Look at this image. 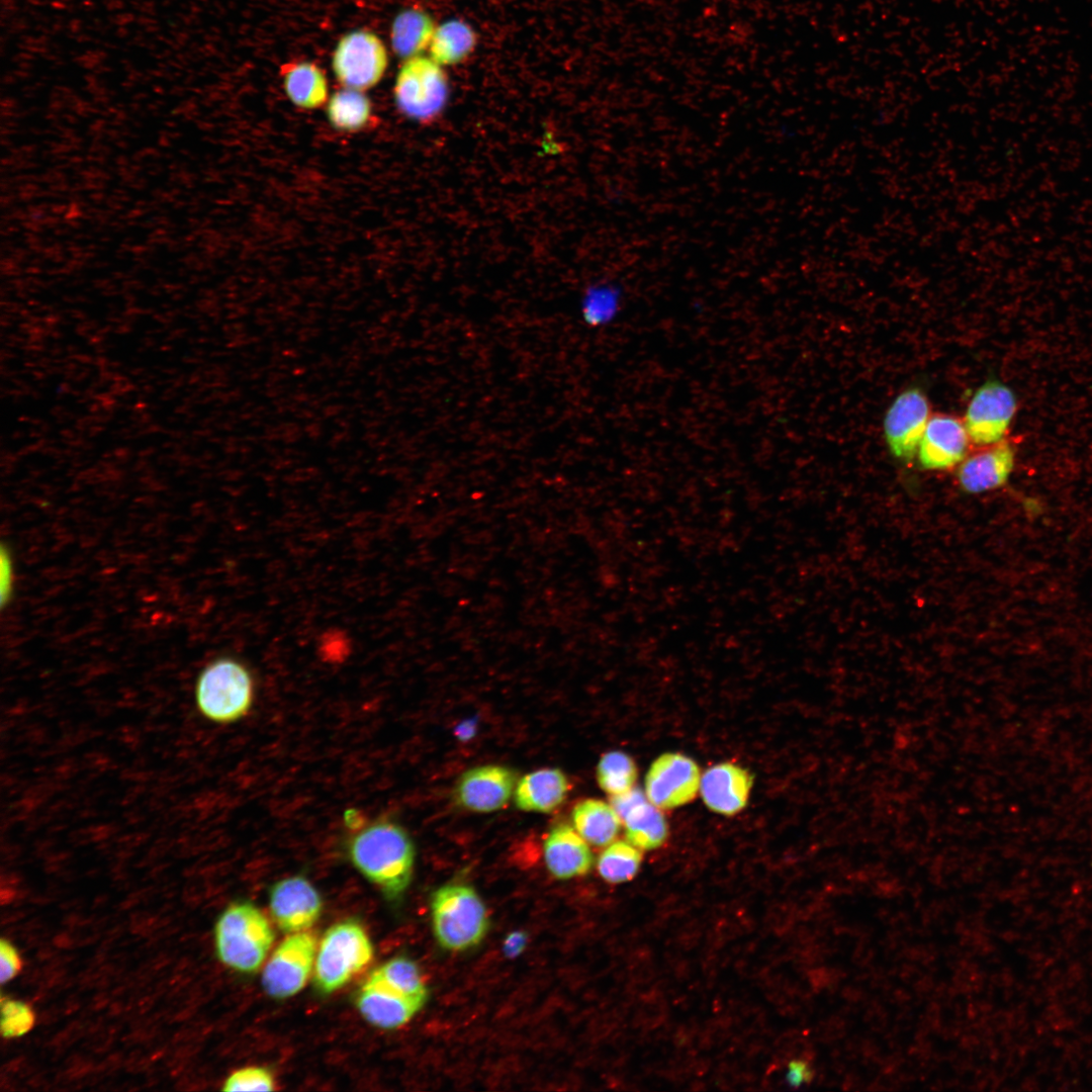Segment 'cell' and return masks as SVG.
Masks as SVG:
<instances>
[{"instance_id":"1","label":"cell","mask_w":1092,"mask_h":1092,"mask_svg":"<svg viewBox=\"0 0 1092 1092\" xmlns=\"http://www.w3.org/2000/svg\"><path fill=\"white\" fill-rule=\"evenodd\" d=\"M352 832L345 851L353 867L388 900L402 897L415 868L416 848L408 832L397 822L379 817L363 825L347 823Z\"/></svg>"},{"instance_id":"2","label":"cell","mask_w":1092,"mask_h":1092,"mask_svg":"<svg viewBox=\"0 0 1092 1092\" xmlns=\"http://www.w3.org/2000/svg\"><path fill=\"white\" fill-rule=\"evenodd\" d=\"M255 689L254 675L246 663L234 656H219L207 663L196 678V708L213 723H235L251 711Z\"/></svg>"},{"instance_id":"3","label":"cell","mask_w":1092,"mask_h":1092,"mask_svg":"<svg viewBox=\"0 0 1092 1092\" xmlns=\"http://www.w3.org/2000/svg\"><path fill=\"white\" fill-rule=\"evenodd\" d=\"M430 905L433 933L442 948L465 951L484 939L489 916L473 887L463 883L443 885L432 894Z\"/></svg>"},{"instance_id":"4","label":"cell","mask_w":1092,"mask_h":1092,"mask_svg":"<svg viewBox=\"0 0 1092 1092\" xmlns=\"http://www.w3.org/2000/svg\"><path fill=\"white\" fill-rule=\"evenodd\" d=\"M214 941L222 964L238 972L254 973L265 962L274 932L258 907L250 902H236L218 917Z\"/></svg>"},{"instance_id":"5","label":"cell","mask_w":1092,"mask_h":1092,"mask_svg":"<svg viewBox=\"0 0 1092 1092\" xmlns=\"http://www.w3.org/2000/svg\"><path fill=\"white\" fill-rule=\"evenodd\" d=\"M374 949L363 926L344 920L330 926L317 946L313 983L323 994L345 986L373 959Z\"/></svg>"},{"instance_id":"6","label":"cell","mask_w":1092,"mask_h":1092,"mask_svg":"<svg viewBox=\"0 0 1092 1092\" xmlns=\"http://www.w3.org/2000/svg\"><path fill=\"white\" fill-rule=\"evenodd\" d=\"M449 95V78L443 66L422 55L403 61L395 77L393 98L406 118L421 124L435 122L445 110Z\"/></svg>"},{"instance_id":"7","label":"cell","mask_w":1092,"mask_h":1092,"mask_svg":"<svg viewBox=\"0 0 1092 1092\" xmlns=\"http://www.w3.org/2000/svg\"><path fill=\"white\" fill-rule=\"evenodd\" d=\"M389 63L382 39L373 31L356 29L344 34L332 55L337 81L346 88L366 91L383 78Z\"/></svg>"},{"instance_id":"8","label":"cell","mask_w":1092,"mask_h":1092,"mask_svg":"<svg viewBox=\"0 0 1092 1092\" xmlns=\"http://www.w3.org/2000/svg\"><path fill=\"white\" fill-rule=\"evenodd\" d=\"M1018 408L1014 391L998 379H989L972 395L964 417L970 441L981 447L1005 439Z\"/></svg>"},{"instance_id":"9","label":"cell","mask_w":1092,"mask_h":1092,"mask_svg":"<svg viewBox=\"0 0 1092 1092\" xmlns=\"http://www.w3.org/2000/svg\"><path fill=\"white\" fill-rule=\"evenodd\" d=\"M316 951L313 933L306 930L289 934L263 969L261 983L266 994L285 999L301 991L314 968Z\"/></svg>"},{"instance_id":"10","label":"cell","mask_w":1092,"mask_h":1092,"mask_svg":"<svg viewBox=\"0 0 1092 1092\" xmlns=\"http://www.w3.org/2000/svg\"><path fill=\"white\" fill-rule=\"evenodd\" d=\"M700 767L678 752L659 755L645 777V794L659 809H674L693 801L700 791Z\"/></svg>"},{"instance_id":"11","label":"cell","mask_w":1092,"mask_h":1092,"mask_svg":"<svg viewBox=\"0 0 1092 1092\" xmlns=\"http://www.w3.org/2000/svg\"><path fill=\"white\" fill-rule=\"evenodd\" d=\"M929 401L920 387H909L893 400L883 422L884 436L891 454L911 461L928 423Z\"/></svg>"},{"instance_id":"12","label":"cell","mask_w":1092,"mask_h":1092,"mask_svg":"<svg viewBox=\"0 0 1092 1092\" xmlns=\"http://www.w3.org/2000/svg\"><path fill=\"white\" fill-rule=\"evenodd\" d=\"M269 908L278 928L291 934L313 926L322 914L323 900L310 881L296 875L284 878L271 887Z\"/></svg>"},{"instance_id":"13","label":"cell","mask_w":1092,"mask_h":1092,"mask_svg":"<svg viewBox=\"0 0 1092 1092\" xmlns=\"http://www.w3.org/2000/svg\"><path fill=\"white\" fill-rule=\"evenodd\" d=\"M516 783L517 772L508 766H476L460 777L454 796L462 808L479 813L493 812L508 804Z\"/></svg>"},{"instance_id":"14","label":"cell","mask_w":1092,"mask_h":1092,"mask_svg":"<svg viewBox=\"0 0 1092 1092\" xmlns=\"http://www.w3.org/2000/svg\"><path fill=\"white\" fill-rule=\"evenodd\" d=\"M969 443L964 422L950 415H934L929 418L918 445V464L926 470L950 469L967 457Z\"/></svg>"},{"instance_id":"15","label":"cell","mask_w":1092,"mask_h":1092,"mask_svg":"<svg viewBox=\"0 0 1092 1092\" xmlns=\"http://www.w3.org/2000/svg\"><path fill=\"white\" fill-rule=\"evenodd\" d=\"M610 804L625 826L627 840L641 850L660 847L668 836L661 809L653 805L639 788L611 796Z\"/></svg>"},{"instance_id":"16","label":"cell","mask_w":1092,"mask_h":1092,"mask_svg":"<svg viewBox=\"0 0 1092 1092\" xmlns=\"http://www.w3.org/2000/svg\"><path fill=\"white\" fill-rule=\"evenodd\" d=\"M425 1004L387 985L373 973L359 989L356 1006L370 1024L393 1029L407 1023Z\"/></svg>"},{"instance_id":"17","label":"cell","mask_w":1092,"mask_h":1092,"mask_svg":"<svg viewBox=\"0 0 1092 1092\" xmlns=\"http://www.w3.org/2000/svg\"><path fill=\"white\" fill-rule=\"evenodd\" d=\"M960 464L957 480L966 493H983L1007 483L1015 465V448L1009 440L983 447Z\"/></svg>"},{"instance_id":"18","label":"cell","mask_w":1092,"mask_h":1092,"mask_svg":"<svg viewBox=\"0 0 1092 1092\" xmlns=\"http://www.w3.org/2000/svg\"><path fill=\"white\" fill-rule=\"evenodd\" d=\"M752 785L753 777L746 768L722 762L705 770L701 777L700 793L710 810L732 816L746 806Z\"/></svg>"},{"instance_id":"19","label":"cell","mask_w":1092,"mask_h":1092,"mask_svg":"<svg viewBox=\"0 0 1092 1092\" xmlns=\"http://www.w3.org/2000/svg\"><path fill=\"white\" fill-rule=\"evenodd\" d=\"M544 859L550 874L568 880L587 874L594 863L587 842L567 823L551 828L544 841Z\"/></svg>"},{"instance_id":"20","label":"cell","mask_w":1092,"mask_h":1092,"mask_svg":"<svg viewBox=\"0 0 1092 1092\" xmlns=\"http://www.w3.org/2000/svg\"><path fill=\"white\" fill-rule=\"evenodd\" d=\"M570 783L563 770L546 767L529 772L516 785L514 801L523 811L550 813L565 801Z\"/></svg>"},{"instance_id":"21","label":"cell","mask_w":1092,"mask_h":1092,"mask_svg":"<svg viewBox=\"0 0 1092 1092\" xmlns=\"http://www.w3.org/2000/svg\"><path fill=\"white\" fill-rule=\"evenodd\" d=\"M284 92L290 102L306 110L327 104L329 85L325 72L309 61H292L281 66Z\"/></svg>"},{"instance_id":"22","label":"cell","mask_w":1092,"mask_h":1092,"mask_svg":"<svg viewBox=\"0 0 1092 1092\" xmlns=\"http://www.w3.org/2000/svg\"><path fill=\"white\" fill-rule=\"evenodd\" d=\"M436 26L432 16L422 8L402 9L390 26L393 53L404 60L422 55L429 49Z\"/></svg>"},{"instance_id":"23","label":"cell","mask_w":1092,"mask_h":1092,"mask_svg":"<svg viewBox=\"0 0 1092 1092\" xmlns=\"http://www.w3.org/2000/svg\"><path fill=\"white\" fill-rule=\"evenodd\" d=\"M571 819L580 836L595 846L612 843L622 824L611 804L593 798L578 802L573 807Z\"/></svg>"},{"instance_id":"24","label":"cell","mask_w":1092,"mask_h":1092,"mask_svg":"<svg viewBox=\"0 0 1092 1092\" xmlns=\"http://www.w3.org/2000/svg\"><path fill=\"white\" fill-rule=\"evenodd\" d=\"M477 35L473 27L459 18L448 19L436 26L429 53L437 64L455 66L465 62L474 52Z\"/></svg>"},{"instance_id":"25","label":"cell","mask_w":1092,"mask_h":1092,"mask_svg":"<svg viewBox=\"0 0 1092 1092\" xmlns=\"http://www.w3.org/2000/svg\"><path fill=\"white\" fill-rule=\"evenodd\" d=\"M364 92L343 87L329 97L326 113L332 127L345 132H357L372 123L373 105Z\"/></svg>"},{"instance_id":"26","label":"cell","mask_w":1092,"mask_h":1092,"mask_svg":"<svg viewBox=\"0 0 1092 1092\" xmlns=\"http://www.w3.org/2000/svg\"><path fill=\"white\" fill-rule=\"evenodd\" d=\"M643 854L628 840L613 841L601 852L597 861L600 876L608 883L620 884L632 880L639 871Z\"/></svg>"},{"instance_id":"27","label":"cell","mask_w":1092,"mask_h":1092,"mask_svg":"<svg viewBox=\"0 0 1092 1092\" xmlns=\"http://www.w3.org/2000/svg\"><path fill=\"white\" fill-rule=\"evenodd\" d=\"M371 973L405 996L423 1004L427 1002L429 992L421 971L407 957L392 958Z\"/></svg>"},{"instance_id":"28","label":"cell","mask_w":1092,"mask_h":1092,"mask_svg":"<svg viewBox=\"0 0 1092 1092\" xmlns=\"http://www.w3.org/2000/svg\"><path fill=\"white\" fill-rule=\"evenodd\" d=\"M596 776L600 788L611 796H616L634 787L638 769L629 754L613 750L600 758Z\"/></svg>"},{"instance_id":"29","label":"cell","mask_w":1092,"mask_h":1092,"mask_svg":"<svg viewBox=\"0 0 1092 1092\" xmlns=\"http://www.w3.org/2000/svg\"><path fill=\"white\" fill-rule=\"evenodd\" d=\"M620 291L612 285L589 287L580 301L582 322L592 328L604 327L612 323L620 310Z\"/></svg>"},{"instance_id":"30","label":"cell","mask_w":1092,"mask_h":1092,"mask_svg":"<svg viewBox=\"0 0 1092 1092\" xmlns=\"http://www.w3.org/2000/svg\"><path fill=\"white\" fill-rule=\"evenodd\" d=\"M35 1016L24 1002L2 999L1 1000V1034L5 1038H13L24 1035L34 1025Z\"/></svg>"},{"instance_id":"31","label":"cell","mask_w":1092,"mask_h":1092,"mask_svg":"<svg viewBox=\"0 0 1092 1092\" xmlns=\"http://www.w3.org/2000/svg\"><path fill=\"white\" fill-rule=\"evenodd\" d=\"M271 1072L263 1067H245L233 1072L224 1081L223 1091H273Z\"/></svg>"},{"instance_id":"32","label":"cell","mask_w":1092,"mask_h":1092,"mask_svg":"<svg viewBox=\"0 0 1092 1092\" xmlns=\"http://www.w3.org/2000/svg\"><path fill=\"white\" fill-rule=\"evenodd\" d=\"M0 980L2 984H5L11 981L19 973L22 966L18 951L14 945L5 938H2L0 941Z\"/></svg>"},{"instance_id":"33","label":"cell","mask_w":1092,"mask_h":1092,"mask_svg":"<svg viewBox=\"0 0 1092 1092\" xmlns=\"http://www.w3.org/2000/svg\"><path fill=\"white\" fill-rule=\"evenodd\" d=\"M12 566L13 565H12V560H11V556H10V551L8 549H6L4 547V545H3L1 547V554H0V573H1V576H0V582H1L0 590H1V606L2 607H4L8 603V601H9V599L11 597L12 581H13Z\"/></svg>"},{"instance_id":"34","label":"cell","mask_w":1092,"mask_h":1092,"mask_svg":"<svg viewBox=\"0 0 1092 1092\" xmlns=\"http://www.w3.org/2000/svg\"><path fill=\"white\" fill-rule=\"evenodd\" d=\"M813 1073L809 1065L802 1060H794L789 1064L787 1080L792 1086H800L811 1080Z\"/></svg>"},{"instance_id":"35","label":"cell","mask_w":1092,"mask_h":1092,"mask_svg":"<svg viewBox=\"0 0 1092 1092\" xmlns=\"http://www.w3.org/2000/svg\"><path fill=\"white\" fill-rule=\"evenodd\" d=\"M528 936L525 931L516 930L508 934L506 937L503 950L509 958L519 956L527 945Z\"/></svg>"},{"instance_id":"36","label":"cell","mask_w":1092,"mask_h":1092,"mask_svg":"<svg viewBox=\"0 0 1092 1092\" xmlns=\"http://www.w3.org/2000/svg\"><path fill=\"white\" fill-rule=\"evenodd\" d=\"M474 732H475V726H474L473 722H471V721L462 723L457 728V736L461 740L469 739L474 734Z\"/></svg>"}]
</instances>
